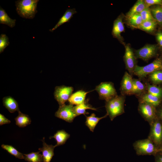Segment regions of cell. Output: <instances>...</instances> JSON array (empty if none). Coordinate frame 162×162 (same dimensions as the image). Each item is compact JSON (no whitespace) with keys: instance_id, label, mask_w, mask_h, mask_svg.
Here are the masks:
<instances>
[{"instance_id":"cell-1","label":"cell","mask_w":162,"mask_h":162,"mask_svg":"<svg viewBox=\"0 0 162 162\" xmlns=\"http://www.w3.org/2000/svg\"><path fill=\"white\" fill-rule=\"evenodd\" d=\"M38 0H18L15 2L16 10L22 18L32 19L37 12L36 10Z\"/></svg>"},{"instance_id":"cell-2","label":"cell","mask_w":162,"mask_h":162,"mask_svg":"<svg viewBox=\"0 0 162 162\" xmlns=\"http://www.w3.org/2000/svg\"><path fill=\"white\" fill-rule=\"evenodd\" d=\"M125 97L124 95H117L106 101L105 108L107 113L111 121L124 112V105Z\"/></svg>"},{"instance_id":"cell-3","label":"cell","mask_w":162,"mask_h":162,"mask_svg":"<svg viewBox=\"0 0 162 162\" xmlns=\"http://www.w3.org/2000/svg\"><path fill=\"white\" fill-rule=\"evenodd\" d=\"M134 149L138 155L154 156L159 151V148L149 139L139 140L133 144Z\"/></svg>"},{"instance_id":"cell-4","label":"cell","mask_w":162,"mask_h":162,"mask_svg":"<svg viewBox=\"0 0 162 162\" xmlns=\"http://www.w3.org/2000/svg\"><path fill=\"white\" fill-rule=\"evenodd\" d=\"M162 70V60L158 58L151 63L144 66L136 65L133 74L140 78L145 77L147 75L157 70Z\"/></svg>"},{"instance_id":"cell-5","label":"cell","mask_w":162,"mask_h":162,"mask_svg":"<svg viewBox=\"0 0 162 162\" xmlns=\"http://www.w3.org/2000/svg\"><path fill=\"white\" fill-rule=\"evenodd\" d=\"M95 90L98 93L99 98L106 101L116 97L117 95L114 84L111 82H104L97 86Z\"/></svg>"},{"instance_id":"cell-6","label":"cell","mask_w":162,"mask_h":162,"mask_svg":"<svg viewBox=\"0 0 162 162\" xmlns=\"http://www.w3.org/2000/svg\"><path fill=\"white\" fill-rule=\"evenodd\" d=\"M148 138L159 148L162 144V122L157 118L151 124Z\"/></svg>"},{"instance_id":"cell-7","label":"cell","mask_w":162,"mask_h":162,"mask_svg":"<svg viewBox=\"0 0 162 162\" xmlns=\"http://www.w3.org/2000/svg\"><path fill=\"white\" fill-rule=\"evenodd\" d=\"M138 110L141 116L149 125L158 117L157 108L149 104L140 102Z\"/></svg>"},{"instance_id":"cell-8","label":"cell","mask_w":162,"mask_h":162,"mask_svg":"<svg viewBox=\"0 0 162 162\" xmlns=\"http://www.w3.org/2000/svg\"><path fill=\"white\" fill-rule=\"evenodd\" d=\"M74 90L71 86H67L64 85L56 86L54 95L55 99L58 102L59 106L64 105L68 100Z\"/></svg>"},{"instance_id":"cell-9","label":"cell","mask_w":162,"mask_h":162,"mask_svg":"<svg viewBox=\"0 0 162 162\" xmlns=\"http://www.w3.org/2000/svg\"><path fill=\"white\" fill-rule=\"evenodd\" d=\"M55 115L56 117L69 123L72 122L77 116L74 111L73 105L70 104L59 106Z\"/></svg>"},{"instance_id":"cell-10","label":"cell","mask_w":162,"mask_h":162,"mask_svg":"<svg viewBox=\"0 0 162 162\" xmlns=\"http://www.w3.org/2000/svg\"><path fill=\"white\" fill-rule=\"evenodd\" d=\"M157 47L154 45H146L136 51L137 58L147 61L153 57L156 54Z\"/></svg>"},{"instance_id":"cell-11","label":"cell","mask_w":162,"mask_h":162,"mask_svg":"<svg viewBox=\"0 0 162 162\" xmlns=\"http://www.w3.org/2000/svg\"><path fill=\"white\" fill-rule=\"evenodd\" d=\"M124 59L126 68L132 75L134 73L136 61L133 51L130 47L128 45L125 46V50Z\"/></svg>"},{"instance_id":"cell-12","label":"cell","mask_w":162,"mask_h":162,"mask_svg":"<svg viewBox=\"0 0 162 162\" xmlns=\"http://www.w3.org/2000/svg\"><path fill=\"white\" fill-rule=\"evenodd\" d=\"M133 80L131 75L125 72L121 83L120 90L123 95L131 94L132 89Z\"/></svg>"},{"instance_id":"cell-13","label":"cell","mask_w":162,"mask_h":162,"mask_svg":"<svg viewBox=\"0 0 162 162\" xmlns=\"http://www.w3.org/2000/svg\"><path fill=\"white\" fill-rule=\"evenodd\" d=\"M42 141L43 146L39 148L38 150L42 153L43 162H50L52 157L54 155V150L56 147V145L47 144L45 141V138L44 137Z\"/></svg>"},{"instance_id":"cell-14","label":"cell","mask_w":162,"mask_h":162,"mask_svg":"<svg viewBox=\"0 0 162 162\" xmlns=\"http://www.w3.org/2000/svg\"><path fill=\"white\" fill-rule=\"evenodd\" d=\"M91 91L86 92L80 90L72 94L68 100L70 104L78 105L82 104L86 101V94Z\"/></svg>"},{"instance_id":"cell-15","label":"cell","mask_w":162,"mask_h":162,"mask_svg":"<svg viewBox=\"0 0 162 162\" xmlns=\"http://www.w3.org/2000/svg\"><path fill=\"white\" fill-rule=\"evenodd\" d=\"M124 30L122 18L121 16H119L114 22L112 34L114 38L121 40L122 38L121 34Z\"/></svg>"},{"instance_id":"cell-16","label":"cell","mask_w":162,"mask_h":162,"mask_svg":"<svg viewBox=\"0 0 162 162\" xmlns=\"http://www.w3.org/2000/svg\"><path fill=\"white\" fill-rule=\"evenodd\" d=\"M4 106L10 113H14L20 110L17 101L13 98L8 96L4 97L2 99Z\"/></svg>"},{"instance_id":"cell-17","label":"cell","mask_w":162,"mask_h":162,"mask_svg":"<svg viewBox=\"0 0 162 162\" xmlns=\"http://www.w3.org/2000/svg\"><path fill=\"white\" fill-rule=\"evenodd\" d=\"M76 13L77 11L75 8L68 9L55 26L52 29H50L49 31L52 32L62 25L65 22H69L73 15Z\"/></svg>"},{"instance_id":"cell-18","label":"cell","mask_w":162,"mask_h":162,"mask_svg":"<svg viewBox=\"0 0 162 162\" xmlns=\"http://www.w3.org/2000/svg\"><path fill=\"white\" fill-rule=\"evenodd\" d=\"M70 137L69 134L62 130L57 131L53 136H50L49 138L50 139L54 138L56 140L57 143L55 145L57 147L64 144Z\"/></svg>"},{"instance_id":"cell-19","label":"cell","mask_w":162,"mask_h":162,"mask_svg":"<svg viewBox=\"0 0 162 162\" xmlns=\"http://www.w3.org/2000/svg\"><path fill=\"white\" fill-rule=\"evenodd\" d=\"M108 116L107 114L101 117L96 116L95 114L92 113L89 116H86V125L90 131L93 132L96 125L99 121L102 119Z\"/></svg>"},{"instance_id":"cell-20","label":"cell","mask_w":162,"mask_h":162,"mask_svg":"<svg viewBox=\"0 0 162 162\" xmlns=\"http://www.w3.org/2000/svg\"><path fill=\"white\" fill-rule=\"evenodd\" d=\"M161 102V98L148 93L142 95L140 100V102H145L149 104L156 108L160 105Z\"/></svg>"},{"instance_id":"cell-21","label":"cell","mask_w":162,"mask_h":162,"mask_svg":"<svg viewBox=\"0 0 162 162\" xmlns=\"http://www.w3.org/2000/svg\"><path fill=\"white\" fill-rule=\"evenodd\" d=\"M18 112V115L15 118L17 125L20 128H24L30 124L31 120L28 115L22 113L20 110Z\"/></svg>"},{"instance_id":"cell-22","label":"cell","mask_w":162,"mask_h":162,"mask_svg":"<svg viewBox=\"0 0 162 162\" xmlns=\"http://www.w3.org/2000/svg\"><path fill=\"white\" fill-rule=\"evenodd\" d=\"M147 7L144 1L138 0L128 13L127 16L128 18L134 14H140Z\"/></svg>"},{"instance_id":"cell-23","label":"cell","mask_w":162,"mask_h":162,"mask_svg":"<svg viewBox=\"0 0 162 162\" xmlns=\"http://www.w3.org/2000/svg\"><path fill=\"white\" fill-rule=\"evenodd\" d=\"M16 20L10 18L5 10L1 7L0 8V23L8 26L10 28L15 25Z\"/></svg>"},{"instance_id":"cell-24","label":"cell","mask_w":162,"mask_h":162,"mask_svg":"<svg viewBox=\"0 0 162 162\" xmlns=\"http://www.w3.org/2000/svg\"><path fill=\"white\" fill-rule=\"evenodd\" d=\"M88 109L94 110H97V109L92 107L86 101L82 104L74 106V111L77 116L82 114L85 115L86 114H89V113L86 111V110Z\"/></svg>"},{"instance_id":"cell-25","label":"cell","mask_w":162,"mask_h":162,"mask_svg":"<svg viewBox=\"0 0 162 162\" xmlns=\"http://www.w3.org/2000/svg\"><path fill=\"white\" fill-rule=\"evenodd\" d=\"M145 87L144 85L139 80L133 79L132 89L131 94L139 95L145 91Z\"/></svg>"},{"instance_id":"cell-26","label":"cell","mask_w":162,"mask_h":162,"mask_svg":"<svg viewBox=\"0 0 162 162\" xmlns=\"http://www.w3.org/2000/svg\"><path fill=\"white\" fill-rule=\"evenodd\" d=\"M39 151L36 152H32L28 154H24V159L28 162H43L42 155L40 153Z\"/></svg>"},{"instance_id":"cell-27","label":"cell","mask_w":162,"mask_h":162,"mask_svg":"<svg viewBox=\"0 0 162 162\" xmlns=\"http://www.w3.org/2000/svg\"><path fill=\"white\" fill-rule=\"evenodd\" d=\"M157 22L155 20L143 21L138 28L145 31L151 32L155 28Z\"/></svg>"},{"instance_id":"cell-28","label":"cell","mask_w":162,"mask_h":162,"mask_svg":"<svg viewBox=\"0 0 162 162\" xmlns=\"http://www.w3.org/2000/svg\"><path fill=\"white\" fill-rule=\"evenodd\" d=\"M150 10L154 20L159 24H162V6L158 5Z\"/></svg>"},{"instance_id":"cell-29","label":"cell","mask_w":162,"mask_h":162,"mask_svg":"<svg viewBox=\"0 0 162 162\" xmlns=\"http://www.w3.org/2000/svg\"><path fill=\"white\" fill-rule=\"evenodd\" d=\"M2 148L7 151L10 154L15 156L16 158L20 159H24V154L19 152L12 146L3 144L1 145Z\"/></svg>"},{"instance_id":"cell-30","label":"cell","mask_w":162,"mask_h":162,"mask_svg":"<svg viewBox=\"0 0 162 162\" xmlns=\"http://www.w3.org/2000/svg\"><path fill=\"white\" fill-rule=\"evenodd\" d=\"M147 89L148 93L160 98H162V88L147 84Z\"/></svg>"},{"instance_id":"cell-31","label":"cell","mask_w":162,"mask_h":162,"mask_svg":"<svg viewBox=\"0 0 162 162\" xmlns=\"http://www.w3.org/2000/svg\"><path fill=\"white\" fill-rule=\"evenodd\" d=\"M149 78L151 81L154 84L162 83V70H157L150 74Z\"/></svg>"},{"instance_id":"cell-32","label":"cell","mask_w":162,"mask_h":162,"mask_svg":"<svg viewBox=\"0 0 162 162\" xmlns=\"http://www.w3.org/2000/svg\"><path fill=\"white\" fill-rule=\"evenodd\" d=\"M129 23L132 26L138 27L142 22L140 14H135L128 18Z\"/></svg>"},{"instance_id":"cell-33","label":"cell","mask_w":162,"mask_h":162,"mask_svg":"<svg viewBox=\"0 0 162 162\" xmlns=\"http://www.w3.org/2000/svg\"><path fill=\"white\" fill-rule=\"evenodd\" d=\"M9 45L8 37L5 34H1L0 36V53L3 52L5 49Z\"/></svg>"},{"instance_id":"cell-34","label":"cell","mask_w":162,"mask_h":162,"mask_svg":"<svg viewBox=\"0 0 162 162\" xmlns=\"http://www.w3.org/2000/svg\"><path fill=\"white\" fill-rule=\"evenodd\" d=\"M143 22L148 20H154L153 18L150 9L147 7L140 14Z\"/></svg>"},{"instance_id":"cell-35","label":"cell","mask_w":162,"mask_h":162,"mask_svg":"<svg viewBox=\"0 0 162 162\" xmlns=\"http://www.w3.org/2000/svg\"><path fill=\"white\" fill-rule=\"evenodd\" d=\"M144 1L147 7L155 4L162 6V0H145Z\"/></svg>"},{"instance_id":"cell-36","label":"cell","mask_w":162,"mask_h":162,"mask_svg":"<svg viewBox=\"0 0 162 162\" xmlns=\"http://www.w3.org/2000/svg\"><path fill=\"white\" fill-rule=\"evenodd\" d=\"M11 121L8 119L6 118L4 115L0 114V125L1 126L2 125L9 124Z\"/></svg>"},{"instance_id":"cell-37","label":"cell","mask_w":162,"mask_h":162,"mask_svg":"<svg viewBox=\"0 0 162 162\" xmlns=\"http://www.w3.org/2000/svg\"><path fill=\"white\" fill-rule=\"evenodd\" d=\"M154 157V162H162V152H158Z\"/></svg>"},{"instance_id":"cell-38","label":"cell","mask_w":162,"mask_h":162,"mask_svg":"<svg viewBox=\"0 0 162 162\" xmlns=\"http://www.w3.org/2000/svg\"><path fill=\"white\" fill-rule=\"evenodd\" d=\"M156 38L160 46H162V32H158L156 34Z\"/></svg>"},{"instance_id":"cell-39","label":"cell","mask_w":162,"mask_h":162,"mask_svg":"<svg viewBox=\"0 0 162 162\" xmlns=\"http://www.w3.org/2000/svg\"><path fill=\"white\" fill-rule=\"evenodd\" d=\"M157 110V114L158 117L162 122V106L160 107L159 109Z\"/></svg>"},{"instance_id":"cell-40","label":"cell","mask_w":162,"mask_h":162,"mask_svg":"<svg viewBox=\"0 0 162 162\" xmlns=\"http://www.w3.org/2000/svg\"><path fill=\"white\" fill-rule=\"evenodd\" d=\"M159 152H162V144L160 147L159 148Z\"/></svg>"}]
</instances>
